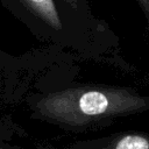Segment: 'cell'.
I'll list each match as a JSON object with an SVG mask.
<instances>
[{
	"label": "cell",
	"instance_id": "obj_1",
	"mask_svg": "<svg viewBox=\"0 0 149 149\" xmlns=\"http://www.w3.org/2000/svg\"><path fill=\"white\" fill-rule=\"evenodd\" d=\"M149 108V98L125 88L80 86L56 91L35 102V112L43 119L83 127L112 116Z\"/></svg>",
	"mask_w": 149,
	"mask_h": 149
},
{
	"label": "cell",
	"instance_id": "obj_2",
	"mask_svg": "<svg viewBox=\"0 0 149 149\" xmlns=\"http://www.w3.org/2000/svg\"><path fill=\"white\" fill-rule=\"evenodd\" d=\"M90 146L111 149H149V134H123Z\"/></svg>",
	"mask_w": 149,
	"mask_h": 149
},
{
	"label": "cell",
	"instance_id": "obj_3",
	"mask_svg": "<svg viewBox=\"0 0 149 149\" xmlns=\"http://www.w3.org/2000/svg\"><path fill=\"white\" fill-rule=\"evenodd\" d=\"M36 16L52 29H61L62 21L54 0H21Z\"/></svg>",
	"mask_w": 149,
	"mask_h": 149
},
{
	"label": "cell",
	"instance_id": "obj_4",
	"mask_svg": "<svg viewBox=\"0 0 149 149\" xmlns=\"http://www.w3.org/2000/svg\"><path fill=\"white\" fill-rule=\"evenodd\" d=\"M137 2L141 5V7L149 14V0H137Z\"/></svg>",
	"mask_w": 149,
	"mask_h": 149
},
{
	"label": "cell",
	"instance_id": "obj_5",
	"mask_svg": "<svg viewBox=\"0 0 149 149\" xmlns=\"http://www.w3.org/2000/svg\"><path fill=\"white\" fill-rule=\"evenodd\" d=\"M64 2H66L71 8H73V9H76L77 7H78V0H63Z\"/></svg>",
	"mask_w": 149,
	"mask_h": 149
}]
</instances>
